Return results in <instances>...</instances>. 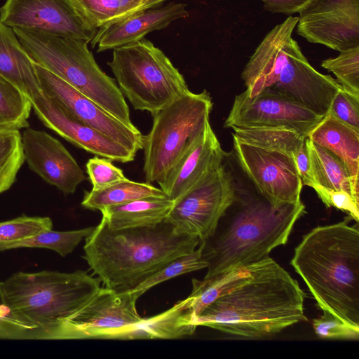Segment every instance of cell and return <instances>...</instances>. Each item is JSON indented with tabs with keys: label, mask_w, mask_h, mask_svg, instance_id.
Returning <instances> with one entry per match:
<instances>
[{
	"label": "cell",
	"mask_w": 359,
	"mask_h": 359,
	"mask_svg": "<svg viewBox=\"0 0 359 359\" xmlns=\"http://www.w3.org/2000/svg\"><path fill=\"white\" fill-rule=\"evenodd\" d=\"M100 282L81 270L11 275L0 282V339L64 340L69 320L99 292Z\"/></svg>",
	"instance_id": "6da1fadb"
},
{
	"label": "cell",
	"mask_w": 359,
	"mask_h": 359,
	"mask_svg": "<svg viewBox=\"0 0 359 359\" xmlns=\"http://www.w3.org/2000/svg\"><path fill=\"white\" fill-rule=\"evenodd\" d=\"M297 281L269 257L207 306L192 323L247 339L276 334L306 318Z\"/></svg>",
	"instance_id": "7a4b0ae2"
},
{
	"label": "cell",
	"mask_w": 359,
	"mask_h": 359,
	"mask_svg": "<svg viewBox=\"0 0 359 359\" xmlns=\"http://www.w3.org/2000/svg\"><path fill=\"white\" fill-rule=\"evenodd\" d=\"M85 239L83 259L104 287L117 292L133 290L201 242L177 232L166 219L154 226L112 229L102 217Z\"/></svg>",
	"instance_id": "3957f363"
},
{
	"label": "cell",
	"mask_w": 359,
	"mask_h": 359,
	"mask_svg": "<svg viewBox=\"0 0 359 359\" xmlns=\"http://www.w3.org/2000/svg\"><path fill=\"white\" fill-rule=\"evenodd\" d=\"M305 213L300 201L274 208L264 197L238 191L213 234L201 241L207 264L203 278L255 264L287 243L297 220Z\"/></svg>",
	"instance_id": "277c9868"
},
{
	"label": "cell",
	"mask_w": 359,
	"mask_h": 359,
	"mask_svg": "<svg viewBox=\"0 0 359 359\" xmlns=\"http://www.w3.org/2000/svg\"><path fill=\"white\" fill-rule=\"evenodd\" d=\"M351 219L305 234L290 264L323 311L359 327V229Z\"/></svg>",
	"instance_id": "5b68a950"
},
{
	"label": "cell",
	"mask_w": 359,
	"mask_h": 359,
	"mask_svg": "<svg viewBox=\"0 0 359 359\" xmlns=\"http://www.w3.org/2000/svg\"><path fill=\"white\" fill-rule=\"evenodd\" d=\"M13 30L36 64L73 86L130 128L137 130L117 83L100 69L87 42L41 31Z\"/></svg>",
	"instance_id": "8992f818"
},
{
	"label": "cell",
	"mask_w": 359,
	"mask_h": 359,
	"mask_svg": "<svg viewBox=\"0 0 359 359\" xmlns=\"http://www.w3.org/2000/svg\"><path fill=\"white\" fill-rule=\"evenodd\" d=\"M108 65L133 108L152 116L189 91L170 59L144 38L114 48Z\"/></svg>",
	"instance_id": "52a82bcc"
},
{
	"label": "cell",
	"mask_w": 359,
	"mask_h": 359,
	"mask_svg": "<svg viewBox=\"0 0 359 359\" xmlns=\"http://www.w3.org/2000/svg\"><path fill=\"white\" fill-rule=\"evenodd\" d=\"M212 106L206 90H189L153 115L151 128L142 141L147 182H161L198 139L210 122Z\"/></svg>",
	"instance_id": "ba28073f"
},
{
	"label": "cell",
	"mask_w": 359,
	"mask_h": 359,
	"mask_svg": "<svg viewBox=\"0 0 359 359\" xmlns=\"http://www.w3.org/2000/svg\"><path fill=\"white\" fill-rule=\"evenodd\" d=\"M236 197L233 177L222 165L174 201L166 219L177 232L196 236L203 241L213 234Z\"/></svg>",
	"instance_id": "9c48e42d"
},
{
	"label": "cell",
	"mask_w": 359,
	"mask_h": 359,
	"mask_svg": "<svg viewBox=\"0 0 359 359\" xmlns=\"http://www.w3.org/2000/svg\"><path fill=\"white\" fill-rule=\"evenodd\" d=\"M133 292H117L104 287L69 320L66 339H136L142 318Z\"/></svg>",
	"instance_id": "30bf717a"
},
{
	"label": "cell",
	"mask_w": 359,
	"mask_h": 359,
	"mask_svg": "<svg viewBox=\"0 0 359 359\" xmlns=\"http://www.w3.org/2000/svg\"><path fill=\"white\" fill-rule=\"evenodd\" d=\"M233 149L243 172L257 192L274 208L301 201L303 184L293 158L239 140L233 135Z\"/></svg>",
	"instance_id": "8fae6325"
},
{
	"label": "cell",
	"mask_w": 359,
	"mask_h": 359,
	"mask_svg": "<svg viewBox=\"0 0 359 359\" xmlns=\"http://www.w3.org/2000/svg\"><path fill=\"white\" fill-rule=\"evenodd\" d=\"M0 21L11 28L41 31L91 42L97 34L74 0H6Z\"/></svg>",
	"instance_id": "7c38bea8"
},
{
	"label": "cell",
	"mask_w": 359,
	"mask_h": 359,
	"mask_svg": "<svg viewBox=\"0 0 359 359\" xmlns=\"http://www.w3.org/2000/svg\"><path fill=\"white\" fill-rule=\"evenodd\" d=\"M323 118L270 87L252 98L245 90L237 95L224 126L285 127L306 137Z\"/></svg>",
	"instance_id": "4fadbf2b"
},
{
	"label": "cell",
	"mask_w": 359,
	"mask_h": 359,
	"mask_svg": "<svg viewBox=\"0 0 359 359\" xmlns=\"http://www.w3.org/2000/svg\"><path fill=\"white\" fill-rule=\"evenodd\" d=\"M43 93L72 116L116 141L136 154L142 149L143 135L111 116L73 86L34 62Z\"/></svg>",
	"instance_id": "5bb4252c"
},
{
	"label": "cell",
	"mask_w": 359,
	"mask_h": 359,
	"mask_svg": "<svg viewBox=\"0 0 359 359\" xmlns=\"http://www.w3.org/2000/svg\"><path fill=\"white\" fill-rule=\"evenodd\" d=\"M272 88L313 113L325 116L342 86L330 75L318 72L292 40L287 62Z\"/></svg>",
	"instance_id": "9a60e30c"
},
{
	"label": "cell",
	"mask_w": 359,
	"mask_h": 359,
	"mask_svg": "<svg viewBox=\"0 0 359 359\" xmlns=\"http://www.w3.org/2000/svg\"><path fill=\"white\" fill-rule=\"evenodd\" d=\"M30 102L37 117L47 128L77 147L112 161L134 160L135 154L72 116L43 91Z\"/></svg>",
	"instance_id": "2e32d148"
},
{
	"label": "cell",
	"mask_w": 359,
	"mask_h": 359,
	"mask_svg": "<svg viewBox=\"0 0 359 359\" xmlns=\"http://www.w3.org/2000/svg\"><path fill=\"white\" fill-rule=\"evenodd\" d=\"M22 142L29 168L63 194H74L86 180L74 158L48 133L27 127L22 134Z\"/></svg>",
	"instance_id": "e0dca14e"
},
{
	"label": "cell",
	"mask_w": 359,
	"mask_h": 359,
	"mask_svg": "<svg viewBox=\"0 0 359 359\" xmlns=\"http://www.w3.org/2000/svg\"><path fill=\"white\" fill-rule=\"evenodd\" d=\"M298 20L299 17L290 16L275 26L250 56L241 73L249 97H254L278 81L287 62L292 34Z\"/></svg>",
	"instance_id": "ac0fdd59"
},
{
	"label": "cell",
	"mask_w": 359,
	"mask_h": 359,
	"mask_svg": "<svg viewBox=\"0 0 359 359\" xmlns=\"http://www.w3.org/2000/svg\"><path fill=\"white\" fill-rule=\"evenodd\" d=\"M297 34L306 41L341 51L359 46V0H346L323 11L299 15Z\"/></svg>",
	"instance_id": "d6986e66"
},
{
	"label": "cell",
	"mask_w": 359,
	"mask_h": 359,
	"mask_svg": "<svg viewBox=\"0 0 359 359\" xmlns=\"http://www.w3.org/2000/svg\"><path fill=\"white\" fill-rule=\"evenodd\" d=\"M224 157L208 122L203 134L158 184L168 198L175 201L223 165Z\"/></svg>",
	"instance_id": "ffe728a7"
},
{
	"label": "cell",
	"mask_w": 359,
	"mask_h": 359,
	"mask_svg": "<svg viewBox=\"0 0 359 359\" xmlns=\"http://www.w3.org/2000/svg\"><path fill=\"white\" fill-rule=\"evenodd\" d=\"M189 16L186 4L169 3L164 6L138 12L125 20L97 29L91 41L97 51L125 46L144 38L149 33L166 28L173 21Z\"/></svg>",
	"instance_id": "44dd1931"
},
{
	"label": "cell",
	"mask_w": 359,
	"mask_h": 359,
	"mask_svg": "<svg viewBox=\"0 0 359 359\" xmlns=\"http://www.w3.org/2000/svg\"><path fill=\"white\" fill-rule=\"evenodd\" d=\"M327 149L344 164L359 199V130L327 114L306 137Z\"/></svg>",
	"instance_id": "7402d4cb"
},
{
	"label": "cell",
	"mask_w": 359,
	"mask_h": 359,
	"mask_svg": "<svg viewBox=\"0 0 359 359\" xmlns=\"http://www.w3.org/2000/svg\"><path fill=\"white\" fill-rule=\"evenodd\" d=\"M0 76L29 100L42 92L34 62L18 39L13 28L0 21Z\"/></svg>",
	"instance_id": "603a6c76"
},
{
	"label": "cell",
	"mask_w": 359,
	"mask_h": 359,
	"mask_svg": "<svg viewBox=\"0 0 359 359\" xmlns=\"http://www.w3.org/2000/svg\"><path fill=\"white\" fill-rule=\"evenodd\" d=\"M174 201L165 197H147L101 210L102 218L112 229L156 225L165 220Z\"/></svg>",
	"instance_id": "cb8c5ba5"
},
{
	"label": "cell",
	"mask_w": 359,
	"mask_h": 359,
	"mask_svg": "<svg viewBox=\"0 0 359 359\" xmlns=\"http://www.w3.org/2000/svg\"><path fill=\"white\" fill-rule=\"evenodd\" d=\"M305 142L314 186L345 191L359 203V199L353 194L351 177L342 161L334 154L314 143L308 137H306Z\"/></svg>",
	"instance_id": "d4e9b609"
},
{
	"label": "cell",
	"mask_w": 359,
	"mask_h": 359,
	"mask_svg": "<svg viewBox=\"0 0 359 359\" xmlns=\"http://www.w3.org/2000/svg\"><path fill=\"white\" fill-rule=\"evenodd\" d=\"M196 328L185 299L161 313L143 318L138 325L136 339L180 338L191 335Z\"/></svg>",
	"instance_id": "484cf974"
},
{
	"label": "cell",
	"mask_w": 359,
	"mask_h": 359,
	"mask_svg": "<svg viewBox=\"0 0 359 359\" xmlns=\"http://www.w3.org/2000/svg\"><path fill=\"white\" fill-rule=\"evenodd\" d=\"M165 196L161 188L151 183L137 182L126 178L102 189L85 191L81 205L86 209L101 210L142 198Z\"/></svg>",
	"instance_id": "4316f807"
},
{
	"label": "cell",
	"mask_w": 359,
	"mask_h": 359,
	"mask_svg": "<svg viewBox=\"0 0 359 359\" xmlns=\"http://www.w3.org/2000/svg\"><path fill=\"white\" fill-rule=\"evenodd\" d=\"M256 264L210 278H193L191 292L186 298L192 322L207 306L248 276Z\"/></svg>",
	"instance_id": "83f0119b"
},
{
	"label": "cell",
	"mask_w": 359,
	"mask_h": 359,
	"mask_svg": "<svg viewBox=\"0 0 359 359\" xmlns=\"http://www.w3.org/2000/svg\"><path fill=\"white\" fill-rule=\"evenodd\" d=\"M239 140L265 149L277 151L292 158L305 144L306 137L293 129L285 127L234 128Z\"/></svg>",
	"instance_id": "f1b7e54d"
},
{
	"label": "cell",
	"mask_w": 359,
	"mask_h": 359,
	"mask_svg": "<svg viewBox=\"0 0 359 359\" xmlns=\"http://www.w3.org/2000/svg\"><path fill=\"white\" fill-rule=\"evenodd\" d=\"M97 29L149 9L148 0H74Z\"/></svg>",
	"instance_id": "f546056e"
},
{
	"label": "cell",
	"mask_w": 359,
	"mask_h": 359,
	"mask_svg": "<svg viewBox=\"0 0 359 359\" xmlns=\"http://www.w3.org/2000/svg\"><path fill=\"white\" fill-rule=\"evenodd\" d=\"M93 229L94 227L90 226L67 231L45 230L30 238L4 245L0 249V252L20 248H46L65 257L72 252L79 243L88 236Z\"/></svg>",
	"instance_id": "4dcf8cb0"
},
{
	"label": "cell",
	"mask_w": 359,
	"mask_h": 359,
	"mask_svg": "<svg viewBox=\"0 0 359 359\" xmlns=\"http://www.w3.org/2000/svg\"><path fill=\"white\" fill-rule=\"evenodd\" d=\"M32 108L29 98L0 76V129L29 127Z\"/></svg>",
	"instance_id": "1f68e13d"
},
{
	"label": "cell",
	"mask_w": 359,
	"mask_h": 359,
	"mask_svg": "<svg viewBox=\"0 0 359 359\" xmlns=\"http://www.w3.org/2000/svg\"><path fill=\"white\" fill-rule=\"evenodd\" d=\"M25 161L20 130L0 129V194L13 184Z\"/></svg>",
	"instance_id": "d6a6232c"
},
{
	"label": "cell",
	"mask_w": 359,
	"mask_h": 359,
	"mask_svg": "<svg viewBox=\"0 0 359 359\" xmlns=\"http://www.w3.org/2000/svg\"><path fill=\"white\" fill-rule=\"evenodd\" d=\"M206 267L207 264L202 257V249L200 244L192 252L180 256L170 261L160 271L148 278L130 292L135 293L139 298L148 290L162 282L180 275Z\"/></svg>",
	"instance_id": "836d02e7"
},
{
	"label": "cell",
	"mask_w": 359,
	"mask_h": 359,
	"mask_svg": "<svg viewBox=\"0 0 359 359\" xmlns=\"http://www.w3.org/2000/svg\"><path fill=\"white\" fill-rule=\"evenodd\" d=\"M321 67L332 72L344 89L359 95V46L339 51L336 57L323 60Z\"/></svg>",
	"instance_id": "e575fe53"
},
{
	"label": "cell",
	"mask_w": 359,
	"mask_h": 359,
	"mask_svg": "<svg viewBox=\"0 0 359 359\" xmlns=\"http://www.w3.org/2000/svg\"><path fill=\"white\" fill-rule=\"evenodd\" d=\"M53 222L48 217H30L22 215L0 222V249L35 236L41 231L52 229Z\"/></svg>",
	"instance_id": "d590c367"
},
{
	"label": "cell",
	"mask_w": 359,
	"mask_h": 359,
	"mask_svg": "<svg viewBox=\"0 0 359 359\" xmlns=\"http://www.w3.org/2000/svg\"><path fill=\"white\" fill-rule=\"evenodd\" d=\"M86 172L92 184L91 190H100L126 180L123 170L109 158L94 156L86 164Z\"/></svg>",
	"instance_id": "8d00e7d4"
},
{
	"label": "cell",
	"mask_w": 359,
	"mask_h": 359,
	"mask_svg": "<svg viewBox=\"0 0 359 359\" xmlns=\"http://www.w3.org/2000/svg\"><path fill=\"white\" fill-rule=\"evenodd\" d=\"M313 320V327L316 335L322 339H358L359 327L349 325L327 311Z\"/></svg>",
	"instance_id": "74e56055"
},
{
	"label": "cell",
	"mask_w": 359,
	"mask_h": 359,
	"mask_svg": "<svg viewBox=\"0 0 359 359\" xmlns=\"http://www.w3.org/2000/svg\"><path fill=\"white\" fill-rule=\"evenodd\" d=\"M327 114L359 130V95L342 87L334 96Z\"/></svg>",
	"instance_id": "f35d334b"
},
{
	"label": "cell",
	"mask_w": 359,
	"mask_h": 359,
	"mask_svg": "<svg viewBox=\"0 0 359 359\" xmlns=\"http://www.w3.org/2000/svg\"><path fill=\"white\" fill-rule=\"evenodd\" d=\"M313 189L327 208L333 207L340 210L358 222L359 203L356 202L349 193L329 189L318 185L314 186Z\"/></svg>",
	"instance_id": "ab89813d"
},
{
	"label": "cell",
	"mask_w": 359,
	"mask_h": 359,
	"mask_svg": "<svg viewBox=\"0 0 359 359\" xmlns=\"http://www.w3.org/2000/svg\"><path fill=\"white\" fill-rule=\"evenodd\" d=\"M265 10L272 13H283L291 15L300 13L312 0H260Z\"/></svg>",
	"instance_id": "60d3db41"
},
{
	"label": "cell",
	"mask_w": 359,
	"mask_h": 359,
	"mask_svg": "<svg viewBox=\"0 0 359 359\" xmlns=\"http://www.w3.org/2000/svg\"><path fill=\"white\" fill-rule=\"evenodd\" d=\"M293 159L296 164L303 186L306 185L313 188L315 185V182L310 170V164L306 142L297 154L294 155Z\"/></svg>",
	"instance_id": "b9f144b4"
},
{
	"label": "cell",
	"mask_w": 359,
	"mask_h": 359,
	"mask_svg": "<svg viewBox=\"0 0 359 359\" xmlns=\"http://www.w3.org/2000/svg\"><path fill=\"white\" fill-rule=\"evenodd\" d=\"M344 1L346 0H312L299 15L319 12Z\"/></svg>",
	"instance_id": "7bdbcfd3"
},
{
	"label": "cell",
	"mask_w": 359,
	"mask_h": 359,
	"mask_svg": "<svg viewBox=\"0 0 359 359\" xmlns=\"http://www.w3.org/2000/svg\"><path fill=\"white\" fill-rule=\"evenodd\" d=\"M149 1V8H155L159 5H161L165 0H148Z\"/></svg>",
	"instance_id": "ee69618b"
}]
</instances>
